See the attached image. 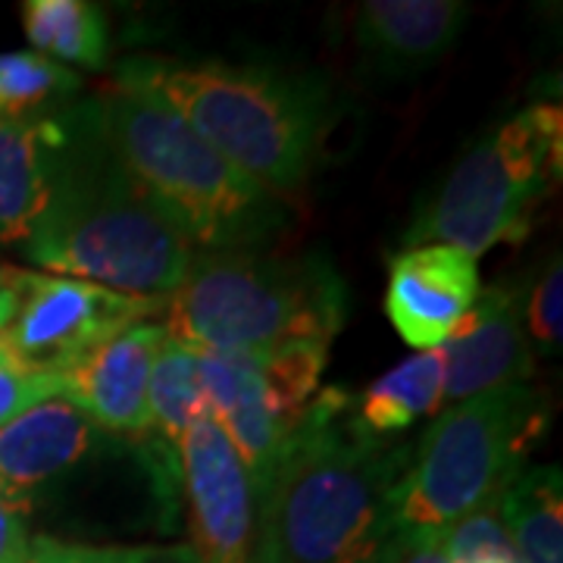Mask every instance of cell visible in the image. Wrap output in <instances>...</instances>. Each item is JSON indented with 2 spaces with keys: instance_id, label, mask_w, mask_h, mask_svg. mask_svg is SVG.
I'll use <instances>...</instances> for the list:
<instances>
[{
  "instance_id": "obj_8",
  "label": "cell",
  "mask_w": 563,
  "mask_h": 563,
  "mask_svg": "<svg viewBox=\"0 0 563 563\" xmlns=\"http://www.w3.org/2000/svg\"><path fill=\"white\" fill-rule=\"evenodd\" d=\"M329 344L298 342L269 351H203L201 385L213 420L220 422L254 492L269 483L282 451L320 391Z\"/></svg>"
},
{
  "instance_id": "obj_29",
  "label": "cell",
  "mask_w": 563,
  "mask_h": 563,
  "mask_svg": "<svg viewBox=\"0 0 563 563\" xmlns=\"http://www.w3.org/2000/svg\"><path fill=\"white\" fill-rule=\"evenodd\" d=\"M7 273H10V266H0V285H3V279H7Z\"/></svg>"
},
{
  "instance_id": "obj_16",
  "label": "cell",
  "mask_w": 563,
  "mask_h": 563,
  "mask_svg": "<svg viewBox=\"0 0 563 563\" xmlns=\"http://www.w3.org/2000/svg\"><path fill=\"white\" fill-rule=\"evenodd\" d=\"M63 122L0 117V244H25L54 191Z\"/></svg>"
},
{
  "instance_id": "obj_26",
  "label": "cell",
  "mask_w": 563,
  "mask_h": 563,
  "mask_svg": "<svg viewBox=\"0 0 563 563\" xmlns=\"http://www.w3.org/2000/svg\"><path fill=\"white\" fill-rule=\"evenodd\" d=\"M25 510L29 501H22L10 488L0 485V563H25L29 558Z\"/></svg>"
},
{
  "instance_id": "obj_13",
  "label": "cell",
  "mask_w": 563,
  "mask_h": 563,
  "mask_svg": "<svg viewBox=\"0 0 563 563\" xmlns=\"http://www.w3.org/2000/svg\"><path fill=\"white\" fill-rule=\"evenodd\" d=\"M532 347L526 339L523 301L510 285L479 291L470 325L444 347V398L466 401L507 385L529 383Z\"/></svg>"
},
{
  "instance_id": "obj_15",
  "label": "cell",
  "mask_w": 563,
  "mask_h": 563,
  "mask_svg": "<svg viewBox=\"0 0 563 563\" xmlns=\"http://www.w3.org/2000/svg\"><path fill=\"white\" fill-rule=\"evenodd\" d=\"M95 422L63 398L29 407L0 429V485L16 498L63 476L91 451Z\"/></svg>"
},
{
  "instance_id": "obj_5",
  "label": "cell",
  "mask_w": 563,
  "mask_h": 563,
  "mask_svg": "<svg viewBox=\"0 0 563 563\" xmlns=\"http://www.w3.org/2000/svg\"><path fill=\"white\" fill-rule=\"evenodd\" d=\"M163 310L166 335L203 351L332 344L347 317V285L322 254L203 251Z\"/></svg>"
},
{
  "instance_id": "obj_19",
  "label": "cell",
  "mask_w": 563,
  "mask_h": 563,
  "mask_svg": "<svg viewBox=\"0 0 563 563\" xmlns=\"http://www.w3.org/2000/svg\"><path fill=\"white\" fill-rule=\"evenodd\" d=\"M504 523L520 563H563L561 470L539 466L501 492Z\"/></svg>"
},
{
  "instance_id": "obj_24",
  "label": "cell",
  "mask_w": 563,
  "mask_h": 563,
  "mask_svg": "<svg viewBox=\"0 0 563 563\" xmlns=\"http://www.w3.org/2000/svg\"><path fill=\"white\" fill-rule=\"evenodd\" d=\"M57 376L47 373H29L16 363H10L0 354V429L10 420H16L29 407L57 398Z\"/></svg>"
},
{
  "instance_id": "obj_7",
  "label": "cell",
  "mask_w": 563,
  "mask_h": 563,
  "mask_svg": "<svg viewBox=\"0 0 563 563\" xmlns=\"http://www.w3.org/2000/svg\"><path fill=\"white\" fill-rule=\"evenodd\" d=\"M561 110L526 107L470 144L404 232V244H448L476 261L495 244L520 242L536 207L561 179Z\"/></svg>"
},
{
  "instance_id": "obj_3",
  "label": "cell",
  "mask_w": 563,
  "mask_h": 563,
  "mask_svg": "<svg viewBox=\"0 0 563 563\" xmlns=\"http://www.w3.org/2000/svg\"><path fill=\"white\" fill-rule=\"evenodd\" d=\"M117 85L176 110L210 147L276 198L307 181L329 122L325 81L273 66L139 57L122 63Z\"/></svg>"
},
{
  "instance_id": "obj_9",
  "label": "cell",
  "mask_w": 563,
  "mask_h": 563,
  "mask_svg": "<svg viewBox=\"0 0 563 563\" xmlns=\"http://www.w3.org/2000/svg\"><path fill=\"white\" fill-rule=\"evenodd\" d=\"M163 303L91 282L29 273L13 317L0 329V354L29 373L57 376L122 329L151 320Z\"/></svg>"
},
{
  "instance_id": "obj_30",
  "label": "cell",
  "mask_w": 563,
  "mask_h": 563,
  "mask_svg": "<svg viewBox=\"0 0 563 563\" xmlns=\"http://www.w3.org/2000/svg\"><path fill=\"white\" fill-rule=\"evenodd\" d=\"M483 563H501V561H483Z\"/></svg>"
},
{
  "instance_id": "obj_25",
  "label": "cell",
  "mask_w": 563,
  "mask_h": 563,
  "mask_svg": "<svg viewBox=\"0 0 563 563\" xmlns=\"http://www.w3.org/2000/svg\"><path fill=\"white\" fill-rule=\"evenodd\" d=\"M25 563H132V548H98L38 536L29 542Z\"/></svg>"
},
{
  "instance_id": "obj_21",
  "label": "cell",
  "mask_w": 563,
  "mask_h": 563,
  "mask_svg": "<svg viewBox=\"0 0 563 563\" xmlns=\"http://www.w3.org/2000/svg\"><path fill=\"white\" fill-rule=\"evenodd\" d=\"M81 76L41 54H0V117L41 120L47 110L76 98Z\"/></svg>"
},
{
  "instance_id": "obj_20",
  "label": "cell",
  "mask_w": 563,
  "mask_h": 563,
  "mask_svg": "<svg viewBox=\"0 0 563 563\" xmlns=\"http://www.w3.org/2000/svg\"><path fill=\"white\" fill-rule=\"evenodd\" d=\"M203 407H207V398H203L198 347L166 335L151 369V383H147L151 439L179 444L185 426L195 420Z\"/></svg>"
},
{
  "instance_id": "obj_28",
  "label": "cell",
  "mask_w": 563,
  "mask_h": 563,
  "mask_svg": "<svg viewBox=\"0 0 563 563\" xmlns=\"http://www.w3.org/2000/svg\"><path fill=\"white\" fill-rule=\"evenodd\" d=\"M398 544H401V532H395L376 554H369V558L361 563H395V558H398Z\"/></svg>"
},
{
  "instance_id": "obj_14",
  "label": "cell",
  "mask_w": 563,
  "mask_h": 563,
  "mask_svg": "<svg viewBox=\"0 0 563 563\" xmlns=\"http://www.w3.org/2000/svg\"><path fill=\"white\" fill-rule=\"evenodd\" d=\"M470 7L457 0H369L357 16V47L369 73L410 79L461 38Z\"/></svg>"
},
{
  "instance_id": "obj_23",
  "label": "cell",
  "mask_w": 563,
  "mask_h": 563,
  "mask_svg": "<svg viewBox=\"0 0 563 563\" xmlns=\"http://www.w3.org/2000/svg\"><path fill=\"white\" fill-rule=\"evenodd\" d=\"M561 298H563V266L561 257L544 266V273L539 276V282L532 285V295H529V303L523 307V325L529 329V335L536 339L539 347L544 351H558L563 339L561 329Z\"/></svg>"
},
{
  "instance_id": "obj_10",
  "label": "cell",
  "mask_w": 563,
  "mask_h": 563,
  "mask_svg": "<svg viewBox=\"0 0 563 563\" xmlns=\"http://www.w3.org/2000/svg\"><path fill=\"white\" fill-rule=\"evenodd\" d=\"M179 476L201 563H254L257 492L210 407L181 432Z\"/></svg>"
},
{
  "instance_id": "obj_27",
  "label": "cell",
  "mask_w": 563,
  "mask_h": 563,
  "mask_svg": "<svg viewBox=\"0 0 563 563\" xmlns=\"http://www.w3.org/2000/svg\"><path fill=\"white\" fill-rule=\"evenodd\" d=\"M401 532L398 558L395 563H451L444 551V532Z\"/></svg>"
},
{
  "instance_id": "obj_1",
  "label": "cell",
  "mask_w": 563,
  "mask_h": 563,
  "mask_svg": "<svg viewBox=\"0 0 563 563\" xmlns=\"http://www.w3.org/2000/svg\"><path fill=\"white\" fill-rule=\"evenodd\" d=\"M354 395L320 388L257 495L254 563H361L395 532L413 448L366 435Z\"/></svg>"
},
{
  "instance_id": "obj_22",
  "label": "cell",
  "mask_w": 563,
  "mask_h": 563,
  "mask_svg": "<svg viewBox=\"0 0 563 563\" xmlns=\"http://www.w3.org/2000/svg\"><path fill=\"white\" fill-rule=\"evenodd\" d=\"M444 551L451 563H520V554L514 548L510 529L504 523L501 495L476 507L473 514H466L463 520L451 526L444 532Z\"/></svg>"
},
{
  "instance_id": "obj_12",
  "label": "cell",
  "mask_w": 563,
  "mask_h": 563,
  "mask_svg": "<svg viewBox=\"0 0 563 563\" xmlns=\"http://www.w3.org/2000/svg\"><path fill=\"white\" fill-rule=\"evenodd\" d=\"M166 342L163 322H135L57 373L63 401L117 435L147 432V383Z\"/></svg>"
},
{
  "instance_id": "obj_4",
  "label": "cell",
  "mask_w": 563,
  "mask_h": 563,
  "mask_svg": "<svg viewBox=\"0 0 563 563\" xmlns=\"http://www.w3.org/2000/svg\"><path fill=\"white\" fill-rule=\"evenodd\" d=\"M76 113L203 251H261L285 225L282 198L244 176L157 98L113 81Z\"/></svg>"
},
{
  "instance_id": "obj_18",
  "label": "cell",
  "mask_w": 563,
  "mask_h": 563,
  "mask_svg": "<svg viewBox=\"0 0 563 563\" xmlns=\"http://www.w3.org/2000/svg\"><path fill=\"white\" fill-rule=\"evenodd\" d=\"M22 29L47 60L103 69L110 54L107 16L88 0H29L22 3Z\"/></svg>"
},
{
  "instance_id": "obj_11",
  "label": "cell",
  "mask_w": 563,
  "mask_h": 563,
  "mask_svg": "<svg viewBox=\"0 0 563 563\" xmlns=\"http://www.w3.org/2000/svg\"><path fill=\"white\" fill-rule=\"evenodd\" d=\"M479 291L473 257L448 244H420L391 257L385 313L410 347L432 351L463 335Z\"/></svg>"
},
{
  "instance_id": "obj_2",
  "label": "cell",
  "mask_w": 563,
  "mask_h": 563,
  "mask_svg": "<svg viewBox=\"0 0 563 563\" xmlns=\"http://www.w3.org/2000/svg\"><path fill=\"white\" fill-rule=\"evenodd\" d=\"M60 122L66 141L51 201L25 242L29 261L51 276L166 301L185 279L195 244L76 110Z\"/></svg>"
},
{
  "instance_id": "obj_17",
  "label": "cell",
  "mask_w": 563,
  "mask_h": 563,
  "mask_svg": "<svg viewBox=\"0 0 563 563\" xmlns=\"http://www.w3.org/2000/svg\"><path fill=\"white\" fill-rule=\"evenodd\" d=\"M444 401V347L420 351L398 363L354 398V422L366 435L391 439L422 417L435 413Z\"/></svg>"
},
{
  "instance_id": "obj_6",
  "label": "cell",
  "mask_w": 563,
  "mask_h": 563,
  "mask_svg": "<svg viewBox=\"0 0 563 563\" xmlns=\"http://www.w3.org/2000/svg\"><path fill=\"white\" fill-rule=\"evenodd\" d=\"M548 429L539 391L507 385L448 407L420 435L404 473L395 526L407 532H448L523 476L526 457Z\"/></svg>"
}]
</instances>
